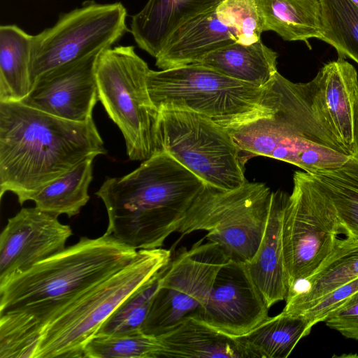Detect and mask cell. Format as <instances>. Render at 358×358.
Here are the masks:
<instances>
[{
  "label": "cell",
  "instance_id": "obj_8",
  "mask_svg": "<svg viewBox=\"0 0 358 358\" xmlns=\"http://www.w3.org/2000/svg\"><path fill=\"white\" fill-rule=\"evenodd\" d=\"M159 113L157 152L167 153L215 187L231 190L248 182L243 154L226 127L192 111Z\"/></svg>",
  "mask_w": 358,
  "mask_h": 358
},
{
  "label": "cell",
  "instance_id": "obj_26",
  "mask_svg": "<svg viewBox=\"0 0 358 358\" xmlns=\"http://www.w3.org/2000/svg\"><path fill=\"white\" fill-rule=\"evenodd\" d=\"M88 157L46 185L31 198L37 208L59 216L78 215L90 199L93 160Z\"/></svg>",
  "mask_w": 358,
  "mask_h": 358
},
{
  "label": "cell",
  "instance_id": "obj_18",
  "mask_svg": "<svg viewBox=\"0 0 358 358\" xmlns=\"http://www.w3.org/2000/svg\"><path fill=\"white\" fill-rule=\"evenodd\" d=\"M223 0H148L131 22L138 46L156 58L171 35L181 25Z\"/></svg>",
  "mask_w": 358,
  "mask_h": 358
},
{
  "label": "cell",
  "instance_id": "obj_35",
  "mask_svg": "<svg viewBox=\"0 0 358 358\" xmlns=\"http://www.w3.org/2000/svg\"><path fill=\"white\" fill-rule=\"evenodd\" d=\"M352 157L358 159V92L355 100L352 117Z\"/></svg>",
  "mask_w": 358,
  "mask_h": 358
},
{
  "label": "cell",
  "instance_id": "obj_9",
  "mask_svg": "<svg viewBox=\"0 0 358 358\" xmlns=\"http://www.w3.org/2000/svg\"><path fill=\"white\" fill-rule=\"evenodd\" d=\"M264 87L239 81L196 64L150 70L148 89L161 110H188L227 127L258 109Z\"/></svg>",
  "mask_w": 358,
  "mask_h": 358
},
{
  "label": "cell",
  "instance_id": "obj_36",
  "mask_svg": "<svg viewBox=\"0 0 358 358\" xmlns=\"http://www.w3.org/2000/svg\"><path fill=\"white\" fill-rule=\"evenodd\" d=\"M352 3H354L357 6H358V0H350Z\"/></svg>",
  "mask_w": 358,
  "mask_h": 358
},
{
  "label": "cell",
  "instance_id": "obj_1",
  "mask_svg": "<svg viewBox=\"0 0 358 358\" xmlns=\"http://www.w3.org/2000/svg\"><path fill=\"white\" fill-rule=\"evenodd\" d=\"M224 127L246 162L264 156L313 173L339 167L352 157L322 111L315 78L296 83L278 71L264 86L258 109Z\"/></svg>",
  "mask_w": 358,
  "mask_h": 358
},
{
  "label": "cell",
  "instance_id": "obj_12",
  "mask_svg": "<svg viewBox=\"0 0 358 358\" xmlns=\"http://www.w3.org/2000/svg\"><path fill=\"white\" fill-rule=\"evenodd\" d=\"M229 258L203 239L180 248L164 268L142 332L158 336L204 308L215 276Z\"/></svg>",
  "mask_w": 358,
  "mask_h": 358
},
{
  "label": "cell",
  "instance_id": "obj_7",
  "mask_svg": "<svg viewBox=\"0 0 358 358\" xmlns=\"http://www.w3.org/2000/svg\"><path fill=\"white\" fill-rule=\"evenodd\" d=\"M150 70L132 45L103 50L96 64L99 99L121 131L133 161H145L157 152L159 113L148 92Z\"/></svg>",
  "mask_w": 358,
  "mask_h": 358
},
{
  "label": "cell",
  "instance_id": "obj_16",
  "mask_svg": "<svg viewBox=\"0 0 358 358\" xmlns=\"http://www.w3.org/2000/svg\"><path fill=\"white\" fill-rule=\"evenodd\" d=\"M216 7L189 20L171 35L155 58L159 69L199 64L209 53L238 43L237 31L219 17Z\"/></svg>",
  "mask_w": 358,
  "mask_h": 358
},
{
  "label": "cell",
  "instance_id": "obj_6",
  "mask_svg": "<svg viewBox=\"0 0 358 358\" xmlns=\"http://www.w3.org/2000/svg\"><path fill=\"white\" fill-rule=\"evenodd\" d=\"M273 192L264 183L246 182L225 190L205 184L180 222L177 233L196 231L217 244L231 259L248 263L262 239Z\"/></svg>",
  "mask_w": 358,
  "mask_h": 358
},
{
  "label": "cell",
  "instance_id": "obj_11",
  "mask_svg": "<svg viewBox=\"0 0 358 358\" xmlns=\"http://www.w3.org/2000/svg\"><path fill=\"white\" fill-rule=\"evenodd\" d=\"M127 10L120 2L86 1L59 15L57 22L33 36L31 86L41 75L110 48L128 31Z\"/></svg>",
  "mask_w": 358,
  "mask_h": 358
},
{
  "label": "cell",
  "instance_id": "obj_28",
  "mask_svg": "<svg viewBox=\"0 0 358 358\" xmlns=\"http://www.w3.org/2000/svg\"><path fill=\"white\" fill-rule=\"evenodd\" d=\"M324 34L322 41L333 46L338 58L358 64V6L350 0H320Z\"/></svg>",
  "mask_w": 358,
  "mask_h": 358
},
{
  "label": "cell",
  "instance_id": "obj_31",
  "mask_svg": "<svg viewBox=\"0 0 358 358\" xmlns=\"http://www.w3.org/2000/svg\"><path fill=\"white\" fill-rule=\"evenodd\" d=\"M42 329L18 313L0 315V358H36Z\"/></svg>",
  "mask_w": 358,
  "mask_h": 358
},
{
  "label": "cell",
  "instance_id": "obj_20",
  "mask_svg": "<svg viewBox=\"0 0 358 358\" xmlns=\"http://www.w3.org/2000/svg\"><path fill=\"white\" fill-rule=\"evenodd\" d=\"M358 278V241L340 238L310 277L289 285L283 312L297 315L335 288Z\"/></svg>",
  "mask_w": 358,
  "mask_h": 358
},
{
  "label": "cell",
  "instance_id": "obj_25",
  "mask_svg": "<svg viewBox=\"0 0 358 358\" xmlns=\"http://www.w3.org/2000/svg\"><path fill=\"white\" fill-rule=\"evenodd\" d=\"M312 329L300 315L282 311L269 317L248 333L237 337L248 358H286Z\"/></svg>",
  "mask_w": 358,
  "mask_h": 358
},
{
  "label": "cell",
  "instance_id": "obj_14",
  "mask_svg": "<svg viewBox=\"0 0 358 358\" xmlns=\"http://www.w3.org/2000/svg\"><path fill=\"white\" fill-rule=\"evenodd\" d=\"M101 52L41 75L20 102L64 120H90L93 108L99 101L96 64Z\"/></svg>",
  "mask_w": 358,
  "mask_h": 358
},
{
  "label": "cell",
  "instance_id": "obj_19",
  "mask_svg": "<svg viewBox=\"0 0 358 358\" xmlns=\"http://www.w3.org/2000/svg\"><path fill=\"white\" fill-rule=\"evenodd\" d=\"M322 111L338 141L352 155V117L358 92L355 68L345 59L326 64L314 78Z\"/></svg>",
  "mask_w": 358,
  "mask_h": 358
},
{
  "label": "cell",
  "instance_id": "obj_4",
  "mask_svg": "<svg viewBox=\"0 0 358 358\" xmlns=\"http://www.w3.org/2000/svg\"><path fill=\"white\" fill-rule=\"evenodd\" d=\"M138 250L104 233L0 282V315L24 314L43 328L94 286L129 264Z\"/></svg>",
  "mask_w": 358,
  "mask_h": 358
},
{
  "label": "cell",
  "instance_id": "obj_5",
  "mask_svg": "<svg viewBox=\"0 0 358 358\" xmlns=\"http://www.w3.org/2000/svg\"><path fill=\"white\" fill-rule=\"evenodd\" d=\"M162 248L138 250L126 266L64 308L42 329L36 358H84L85 345L131 294L170 262Z\"/></svg>",
  "mask_w": 358,
  "mask_h": 358
},
{
  "label": "cell",
  "instance_id": "obj_30",
  "mask_svg": "<svg viewBox=\"0 0 358 358\" xmlns=\"http://www.w3.org/2000/svg\"><path fill=\"white\" fill-rule=\"evenodd\" d=\"M156 336L143 332L122 336H95L84 348L85 358H161Z\"/></svg>",
  "mask_w": 358,
  "mask_h": 358
},
{
  "label": "cell",
  "instance_id": "obj_10",
  "mask_svg": "<svg viewBox=\"0 0 358 358\" xmlns=\"http://www.w3.org/2000/svg\"><path fill=\"white\" fill-rule=\"evenodd\" d=\"M282 217V239L289 287L310 277L343 234L334 203L309 173L296 171Z\"/></svg>",
  "mask_w": 358,
  "mask_h": 358
},
{
  "label": "cell",
  "instance_id": "obj_23",
  "mask_svg": "<svg viewBox=\"0 0 358 358\" xmlns=\"http://www.w3.org/2000/svg\"><path fill=\"white\" fill-rule=\"evenodd\" d=\"M277 58L278 54L259 40L224 46L207 55L199 64L231 78L264 87L278 72Z\"/></svg>",
  "mask_w": 358,
  "mask_h": 358
},
{
  "label": "cell",
  "instance_id": "obj_2",
  "mask_svg": "<svg viewBox=\"0 0 358 358\" xmlns=\"http://www.w3.org/2000/svg\"><path fill=\"white\" fill-rule=\"evenodd\" d=\"M106 150L93 119L59 118L20 101H0V196L20 205L83 160Z\"/></svg>",
  "mask_w": 358,
  "mask_h": 358
},
{
  "label": "cell",
  "instance_id": "obj_27",
  "mask_svg": "<svg viewBox=\"0 0 358 358\" xmlns=\"http://www.w3.org/2000/svg\"><path fill=\"white\" fill-rule=\"evenodd\" d=\"M310 174L331 198L343 235L358 241V159L352 157L339 167Z\"/></svg>",
  "mask_w": 358,
  "mask_h": 358
},
{
  "label": "cell",
  "instance_id": "obj_33",
  "mask_svg": "<svg viewBox=\"0 0 358 358\" xmlns=\"http://www.w3.org/2000/svg\"><path fill=\"white\" fill-rule=\"evenodd\" d=\"M358 292V278L335 288L310 304L297 315L303 317L313 327L324 322L326 317L348 299Z\"/></svg>",
  "mask_w": 358,
  "mask_h": 358
},
{
  "label": "cell",
  "instance_id": "obj_24",
  "mask_svg": "<svg viewBox=\"0 0 358 358\" xmlns=\"http://www.w3.org/2000/svg\"><path fill=\"white\" fill-rule=\"evenodd\" d=\"M32 41L15 24L0 27V101H21L30 92Z\"/></svg>",
  "mask_w": 358,
  "mask_h": 358
},
{
  "label": "cell",
  "instance_id": "obj_13",
  "mask_svg": "<svg viewBox=\"0 0 358 358\" xmlns=\"http://www.w3.org/2000/svg\"><path fill=\"white\" fill-rule=\"evenodd\" d=\"M268 310L246 263L229 259L218 271L207 303L196 317L239 337L268 318Z\"/></svg>",
  "mask_w": 358,
  "mask_h": 358
},
{
  "label": "cell",
  "instance_id": "obj_15",
  "mask_svg": "<svg viewBox=\"0 0 358 358\" xmlns=\"http://www.w3.org/2000/svg\"><path fill=\"white\" fill-rule=\"evenodd\" d=\"M72 234L58 216L22 208L0 234V282L64 250Z\"/></svg>",
  "mask_w": 358,
  "mask_h": 358
},
{
  "label": "cell",
  "instance_id": "obj_21",
  "mask_svg": "<svg viewBox=\"0 0 358 358\" xmlns=\"http://www.w3.org/2000/svg\"><path fill=\"white\" fill-rule=\"evenodd\" d=\"M162 347V357L248 358L238 339L189 317L156 336Z\"/></svg>",
  "mask_w": 358,
  "mask_h": 358
},
{
  "label": "cell",
  "instance_id": "obj_3",
  "mask_svg": "<svg viewBox=\"0 0 358 358\" xmlns=\"http://www.w3.org/2000/svg\"><path fill=\"white\" fill-rule=\"evenodd\" d=\"M204 185L171 156L156 152L129 174L107 178L95 193L108 214L105 233L136 250L162 248Z\"/></svg>",
  "mask_w": 358,
  "mask_h": 358
},
{
  "label": "cell",
  "instance_id": "obj_22",
  "mask_svg": "<svg viewBox=\"0 0 358 358\" xmlns=\"http://www.w3.org/2000/svg\"><path fill=\"white\" fill-rule=\"evenodd\" d=\"M265 31H273L283 40H322L324 34L320 0H255Z\"/></svg>",
  "mask_w": 358,
  "mask_h": 358
},
{
  "label": "cell",
  "instance_id": "obj_32",
  "mask_svg": "<svg viewBox=\"0 0 358 358\" xmlns=\"http://www.w3.org/2000/svg\"><path fill=\"white\" fill-rule=\"evenodd\" d=\"M216 10L227 24L236 29L238 43L251 44L261 40L263 22L255 0H223Z\"/></svg>",
  "mask_w": 358,
  "mask_h": 358
},
{
  "label": "cell",
  "instance_id": "obj_34",
  "mask_svg": "<svg viewBox=\"0 0 358 358\" xmlns=\"http://www.w3.org/2000/svg\"><path fill=\"white\" fill-rule=\"evenodd\" d=\"M324 322L345 338L358 341V292L333 310Z\"/></svg>",
  "mask_w": 358,
  "mask_h": 358
},
{
  "label": "cell",
  "instance_id": "obj_29",
  "mask_svg": "<svg viewBox=\"0 0 358 358\" xmlns=\"http://www.w3.org/2000/svg\"><path fill=\"white\" fill-rule=\"evenodd\" d=\"M165 267L126 299L103 324L95 336L141 333Z\"/></svg>",
  "mask_w": 358,
  "mask_h": 358
},
{
  "label": "cell",
  "instance_id": "obj_17",
  "mask_svg": "<svg viewBox=\"0 0 358 358\" xmlns=\"http://www.w3.org/2000/svg\"><path fill=\"white\" fill-rule=\"evenodd\" d=\"M288 196L282 191L273 192L262 239L252 259L246 263L268 308L285 300L289 289L282 239V217Z\"/></svg>",
  "mask_w": 358,
  "mask_h": 358
}]
</instances>
